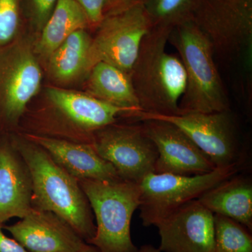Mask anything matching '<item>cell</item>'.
Segmentation results:
<instances>
[{
	"instance_id": "22",
	"label": "cell",
	"mask_w": 252,
	"mask_h": 252,
	"mask_svg": "<svg viewBox=\"0 0 252 252\" xmlns=\"http://www.w3.org/2000/svg\"><path fill=\"white\" fill-rule=\"evenodd\" d=\"M214 252H252V235L245 225L220 215H214Z\"/></svg>"
},
{
	"instance_id": "29",
	"label": "cell",
	"mask_w": 252,
	"mask_h": 252,
	"mask_svg": "<svg viewBox=\"0 0 252 252\" xmlns=\"http://www.w3.org/2000/svg\"><path fill=\"white\" fill-rule=\"evenodd\" d=\"M100 252L97 250L95 247L93 246V245H89V244H87V245L82 250H81L80 252Z\"/></svg>"
},
{
	"instance_id": "14",
	"label": "cell",
	"mask_w": 252,
	"mask_h": 252,
	"mask_svg": "<svg viewBox=\"0 0 252 252\" xmlns=\"http://www.w3.org/2000/svg\"><path fill=\"white\" fill-rule=\"evenodd\" d=\"M45 94L56 113L71 125L86 132L94 134L116 123L121 116H132L127 109L107 103L87 93L50 86L46 88Z\"/></svg>"
},
{
	"instance_id": "7",
	"label": "cell",
	"mask_w": 252,
	"mask_h": 252,
	"mask_svg": "<svg viewBox=\"0 0 252 252\" xmlns=\"http://www.w3.org/2000/svg\"><path fill=\"white\" fill-rule=\"evenodd\" d=\"M152 27L142 3L106 14L92 37L87 75L99 62L109 63L130 75L142 41Z\"/></svg>"
},
{
	"instance_id": "4",
	"label": "cell",
	"mask_w": 252,
	"mask_h": 252,
	"mask_svg": "<svg viewBox=\"0 0 252 252\" xmlns=\"http://www.w3.org/2000/svg\"><path fill=\"white\" fill-rule=\"evenodd\" d=\"M168 42L178 51L187 74V86L180 102L182 114L230 109L211 44L193 20L172 28Z\"/></svg>"
},
{
	"instance_id": "28",
	"label": "cell",
	"mask_w": 252,
	"mask_h": 252,
	"mask_svg": "<svg viewBox=\"0 0 252 252\" xmlns=\"http://www.w3.org/2000/svg\"><path fill=\"white\" fill-rule=\"evenodd\" d=\"M137 252H161L158 248H155L152 245H142L140 248H139Z\"/></svg>"
},
{
	"instance_id": "25",
	"label": "cell",
	"mask_w": 252,
	"mask_h": 252,
	"mask_svg": "<svg viewBox=\"0 0 252 252\" xmlns=\"http://www.w3.org/2000/svg\"><path fill=\"white\" fill-rule=\"evenodd\" d=\"M84 10L91 28H97L109 11L110 0H76Z\"/></svg>"
},
{
	"instance_id": "11",
	"label": "cell",
	"mask_w": 252,
	"mask_h": 252,
	"mask_svg": "<svg viewBox=\"0 0 252 252\" xmlns=\"http://www.w3.org/2000/svg\"><path fill=\"white\" fill-rule=\"evenodd\" d=\"M142 122L144 131L155 144L158 154L154 173L202 175L217 168L177 126L157 119Z\"/></svg>"
},
{
	"instance_id": "5",
	"label": "cell",
	"mask_w": 252,
	"mask_h": 252,
	"mask_svg": "<svg viewBox=\"0 0 252 252\" xmlns=\"http://www.w3.org/2000/svg\"><path fill=\"white\" fill-rule=\"evenodd\" d=\"M96 220V232L89 245L100 252H137L132 243V215L140 205L139 184L127 181L79 180Z\"/></svg>"
},
{
	"instance_id": "19",
	"label": "cell",
	"mask_w": 252,
	"mask_h": 252,
	"mask_svg": "<svg viewBox=\"0 0 252 252\" xmlns=\"http://www.w3.org/2000/svg\"><path fill=\"white\" fill-rule=\"evenodd\" d=\"M89 28L87 16L76 0H58L34 42V52L40 63H45L55 50L74 32Z\"/></svg>"
},
{
	"instance_id": "26",
	"label": "cell",
	"mask_w": 252,
	"mask_h": 252,
	"mask_svg": "<svg viewBox=\"0 0 252 252\" xmlns=\"http://www.w3.org/2000/svg\"><path fill=\"white\" fill-rule=\"evenodd\" d=\"M3 230V223H0V252H28L15 239L6 236Z\"/></svg>"
},
{
	"instance_id": "3",
	"label": "cell",
	"mask_w": 252,
	"mask_h": 252,
	"mask_svg": "<svg viewBox=\"0 0 252 252\" xmlns=\"http://www.w3.org/2000/svg\"><path fill=\"white\" fill-rule=\"evenodd\" d=\"M192 20L217 56L236 70L244 88L251 86V0H200Z\"/></svg>"
},
{
	"instance_id": "6",
	"label": "cell",
	"mask_w": 252,
	"mask_h": 252,
	"mask_svg": "<svg viewBox=\"0 0 252 252\" xmlns=\"http://www.w3.org/2000/svg\"><path fill=\"white\" fill-rule=\"evenodd\" d=\"M239 163L217 167L210 173L184 176L151 173L140 183V219L144 226L158 223L185 204L198 200L205 191L236 175Z\"/></svg>"
},
{
	"instance_id": "1",
	"label": "cell",
	"mask_w": 252,
	"mask_h": 252,
	"mask_svg": "<svg viewBox=\"0 0 252 252\" xmlns=\"http://www.w3.org/2000/svg\"><path fill=\"white\" fill-rule=\"evenodd\" d=\"M14 145L31 177L32 203L59 216L89 243L95 235L96 226L79 181L26 137L15 139Z\"/></svg>"
},
{
	"instance_id": "8",
	"label": "cell",
	"mask_w": 252,
	"mask_h": 252,
	"mask_svg": "<svg viewBox=\"0 0 252 252\" xmlns=\"http://www.w3.org/2000/svg\"><path fill=\"white\" fill-rule=\"evenodd\" d=\"M43 79L34 42L21 35L0 49V113L16 124L39 93Z\"/></svg>"
},
{
	"instance_id": "18",
	"label": "cell",
	"mask_w": 252,
	"mask_h": 252,
	"mask_svg": "<svg viewBox=\"0 0 252 252\" xmlns=\"http://www.w3.org/2000/svg\"><path fill=\"white\" fill-rule=\"evenodd\" d=\"M86 93L113 105L127 109L134 118L142 112L130 74L109 63L99 62L87 75Z\"/></svg>"
},
{
	"instance_id": "12",
	"label": "cell",
	"mask_w": 252,
	"mask_h": 252,
	"mask_svg": "<svg viewBox=\"0 0 252 252\" xmlns=\"http://www.w3.org/2000/svg\"><path fill=\"white\" fill-rule=\"evenodd\" d=\"M161 252H214V214L198 200L172 212L157 225Z\"/></svg>"
},
{
	"instance_id": "2",
	"label": "cell",
	"mask_w": 252,
	"mask_h": 252,
	"mask_svg": "<svg viewBox=\"0 0 252 252\" xmlns=\"http://www.w3.org/2000/svg\"><path fill=\"white\" fill-rule=\"evenodd\" d=\"M172 28L156 27L144 37L130 78L142 112L182 114L187 74L180 57L166 51Z\"/></svg>"
},
{
	"instance_id": "21",
	"label": "cell",
	"mask_w": 252,
	"mask_h": 252,
	"mask_svg": "<svg viewBox=\"0 0 252 252\" xmlns=\"http://www.w3.org/2000/svg\"><path fill=\"white\" fill-rule=\"evenodd\" d=\"M200 0H146L143 3L152 26L173 28L192 20Z\"/></svg>"
},
{
	"instance_id": "17",
	"label": "cell",
	"mask_w": 252,
	"mask_h": 252,
	"mask_svg": "<svg viewBox=\"0 0 252 252\" xmlns=\"http://www.w3.org/2000/svg\"><path fill=\"white\" fill-rule=\"evenodd\" d=\"M212 212L231 219L252 231V183L244 176H233L209 189L198 199Z\"/></svg>"
},
{
	"instance_id": "20",
	"label": "cell",
	"mask_w": 252,
	"mask_h": 252,
	"mask_svg": "<svg viewBox=\"0 0 252 252\" xmlns=\"http://www.w3.org/2000/svg\"><path fill=\"white\" fill-rule=\"evenodd\" d=\"M92 41L87 29L79 30L68 36L44 64L48 75L63 85L87 76V61Z\"/></svg>"
},
{
	"instance_id": "24",
	"label": "cell",
	"mask_w": 252,
	"mask_h": 252,
	"mask_svg": "<svg viewBox=\"0 0 252 252\" xmlns=\"http://www.w3.org/2000/svg\"><path fill=\"white\" fill-rule=\"evenodd\" d=\"M57 1L58 0H21L25 23L36 35L49 19Z\"/></svg>"
},
{
	"instance_id": "13",
	"label": "cell",
	"mask_w": 252,
	"mask_h": 252,
	"mask_svg": "<svg viewBox=\"0 0 252 252\" xmlns=\"http://www.w3.org/2000/svg\"><path fill=\"white\" fill-rule=\"evenodd\" d=\"M3 228L28 252H79L87 245L62 219L35 207L14 224Z\"/></svg>"
},
{
	"instance_id": "15",
	"label": "cell",
	"mask_w": 252,
	"mask_h": 252,
	"mask_svg": "<svg viewBox=\"0 0 252 252\" xmlns=\"http://www.w3.org/2000/svg\"><path fill=\"white\" fill-rule=\"evenodd\" d=\"M26 138L44 149L60 166L78 181L123 180L115 168L97 154L92 144L73 143L36 135H28Z\"/></svg>"
},
{
	"instance_id": "10",
	"label": "cell",
	"mask_w": 252,
	"mask_h": 252,
	"mask_svg": "<svg viewBox=\"0 0 252 252\" xmlns=\"http://www.w3.org/2000/svg\"><path fill=\"white\" fill-rule=\"evenodd\" d=\"M92 145L122 180L139 184L154 172L158 154L142 125L106 126L93 134Z\"/></svg>"
},
{
	"instance_id": "27",
	"label": "cell",
	"mask_w": 252,
	"mask_h": 252,
	"mask_svg": "<svg viewBox=\"0 0 252 252\" xmlns=\"http://www.w3.org/2000/svg\"><path fill=\"white\" fill-rule=\"evenodd\" d=\"M146 0H110L109 3V8L108 13L113 12V11H119L132 6V5L141 4L143 3Z\"/></svg>"
},
{
	"instance_id": "16",
	"label": "cell",
	"mask_w": 252,
	"mask_h": 252,
	"mask_svg": "<svg viewBox=\"0 0 252 252\" xmlns=\"http://www.w3.org/2000/svg\"><path fill=\"white\" fill-rule=\"evenodd\" d=\"M32 185L27 167L14 147L0 144V223L31 211Z\"/></svg>"
},
{
	"instance_id": "9",
	"label": "cell",
	"mask_w": 252,
	"mask_h": 252,
	"mask_svg": "<svg viewBox=\"0 0 252 252\" xmlns=\"http://www.w3.org/2000/svg\"><path fill=\"white\" fill-rule=\"evenodd\" d=\"M137 120L157 119L173 124L203 152L216 167L238 163V132L230 109L213 113L187 112L162 115L141 112Z\"/></svg>"
},
{
	"instance_id": "23",
	"label": "cell",
	"mask_w": 252,
	"mask_h": 252,
	"mask_svg": "<svg viewBox=\"0 0 252 252\" xmlns=\"http://www.w3.org/2000/svg\"><path fill=\"white\" fill-rule=\"evenodd\" d=\"M24 23L21 0H0V49L21 36Z\"/></svg>"
}]
</instances>
